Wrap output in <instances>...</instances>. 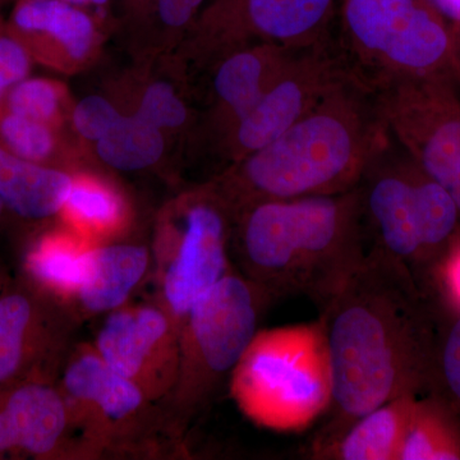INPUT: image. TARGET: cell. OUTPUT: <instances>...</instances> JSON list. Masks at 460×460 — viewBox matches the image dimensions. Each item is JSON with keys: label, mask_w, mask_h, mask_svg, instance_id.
<instances>
[{"label": "cell", "mask_w": 460, "mask_h": 460, "mask_svg": "<svg viewBox=\"0 0 460 460\" xmlns=\"http://www.w3.org/2000/svg\"><path fill=\"white\" fill-rule=\"evenodd\" d=\"M329 45L344 71L371 93L417 78L460 87L456 39L429 0H337Z\"/></svg>", "instance_id": "5"}, {"label": "cell", "mask_w": 460, "mask_h": 460, "mask_svg": "<svg viewBox=\"0 0 460 460\" xmlns=\"http://www.w3.org/2000/svg\"><path fill=\"white\" fill-rule=\"evenodd\" d=\"M151 266V247L141 242L127 238L93 244L72 313L83 323L128 304L135 290L150 277Z\"/></svg>", "instance_id": "18"}, {"label": "cell", "mask_w": 460, "mask_h": 460, "mask_svg": "<svg viewBox=\"0 0 460 460\" xmlns=\"http://www.w3.org/2000/svg\"><path fill=\"white\" fill-rule=\"evenodd\" d=\"M66 90L58 81L32 77L14 84L3 102V109L58 129L65 115Z\"/></svg>", "instance_id": "27"}, {"label": "cell", "mask_w": 460, "mask_h": 460, "mask_svg": "<svg viewBox=\"0 0 460 460\" xmlns=\"http://www.w3.org/2000/svg\"><path fill=\"white\" fill-rule=\"evenodd\" d=\"M8 3H13V0H0V11H3V7L7 5Z\"/></svg>", "instance_id": "38"}, {"label": "cell", "mask_w": 460, "mask_h": 460, "mask_svg": "<svg viewBox=\"0 0 460 460\" xmlns=\"http://www.w3.org/2000/svg\"><path fill=\"white\" fill-rule=\"evenodd\" d=\"M0 147L39 164L63 168L58 129L0 108Z\"/></svg>", "instance_id": "26"}, {"label": "cell", "mask_w": 460, "mask_h": 460, "mask_svg": "<svg viewBox=\"0 0 460 460\" xmlns=\"http://www.w3.org/2000/svg\"><path fill=\"white\" fill-rule=\"evenodd\" d=\"M9 278H11V274H9V272L5 270L4 266L0 263V295H2L3 289H4Z\"/></svg>", "instance_id": "37"}, {"label": "cell", "mask_w": 460, "mask_h": 460, "mask_svg": "<svg viewBox=\"0 0 460 460\" xmlns=\"http://www.w3.org/2000/svg\"><path fill=\"white\" fill-rule=\"evenodd\" d=\"M165 151L164 132L136 113L119 119L98 142L95 153L114 171L132 172L153 168Z\"/></svg>", "instance_id": "24"}, {"label": "cell", "mask_w": 460, "mask_h": 460, "mask_svg": "<svg viewBox=\"0 0 460 460\" xmlns=\"http://www.w3.org/2000/svg\"><path fill=\"white\" fill-rule=\"evenodd\" d=\"M399 460H460V420L435 395L414 402Z\"/></svg>", "instance_id": "23"}, {"label": "cell", "mask_w": 460, "mask_h": 460, "mask_svg": "<svg viewBox=\"0 0 460 460\" xmlns=\"http://www.w3.org/2000/svg\"><path fill=\"white\" fill-rule=\"evenodd\" d=\"M80 323L23 272L11 275L0 295V390L27 381L57 383Z\"/></svg>", "instance_id": "12"}, {"label": "cell", "mask_w": 460, "mask_h": 460, "mask_svg": "<svg viewBox=\"0 0 460 460\" xmlns=\"http://www.w3.org/2000/svg\"><path fill=\"white\" fill-rule=\"evenodd\" d=\"M57 384L80 459L154 453L160 434L181 440L159 402L115 372L93 343L72 347Z\"/></svg>", "instance_id": "8"}, {"label": "cell", "mask_w": 460, "mask_h": 460, "mask_svg": "<svg viewBox=\"0 0 460 460\" xmlns=\"http://www.w3.org/2000/svg\"><path fill=\"white\" fill-rule=\"evenodd\" d=\"M405 394L375 408L350 426L338 440L313 453L323 460H399L414 402Z\"/></svg>", "instance_id": "22"}, {"label": "cell", "mask_w": 460, "mask_h": 460, "mask_svg": "<svg viewBox=\"0 0 460 460\" xmlns=\"http://www.w3.org/2000/svg\"><path fill=\"white\" fill-rule=\"evenodd\" d=\"M7 21L33 63L56 71L80 69L98 49L95 16L62 0H14Z\"/></svg>", "instance_id": "17"}, {"label": "cell", "mask_w": 460, "mask_h": 460, "mask_svg": "<svg viewBox=\"0 0 460 460\" xmlns=\"http://www.w3.org/2000/svg\"><path fill=\"white\" fill-rule=\"evenodd\" d=\"M208 0H142L126 14L129 22L186 38Z\"/></svg>", "instance_id": "28"}, {"label": "cell", "mask_w": 460, "mask_h": 460, "mask_svg": "<svg viewBox=\"0 0 460 460\" xmlns=\"http://www.w3.org/2000/svg\"><path fill=\"white\" fill-rule=\"evenodd\" d=\"M387 129L374 93L347 74L277 140L206 181L234 217L248 206L356 189Z\"/></svg>", "instance_id": "2"}, {"label": "cell", "mask_w": 460, "mask_h": 460, "mask_svg": "<svg viewBox=\"0 0 460 460\" xmlns=\"http://www.w3.org/2000/svg\"><path fill=\"white\" fill-rule=\"evenodd\" d=\"M440 310V296L423 289L404 266L367 251L321 310L332 398L313 453L375 408L425 393Z\"/></svg>", "instance_id": "1"}, {"label": "cell", "mask_w": 460, "mask_h": 460, "mask_svg": "<svg viewBox=\"0 0 460 460\" xmlns=\"http://www.w3.org/2000/svg\"><path fill=\"white\" fill-rule=\"evenodd\" d=\"M62 2L77 5V7L84 8L91 12V9L107 8L109 4H111V3L114 2V0H62Z\"/></svg>", "instance_id": "34"}, {"label": "cell", "mask_w": 460, "mask_h": 460, "mask_svg": "<svg viewBox=\"0 0 460 460\" xmlns=\"http://www.w3.org/2000/svg\"><path fill=\"white\" fill-rule=\"evenodd\" d=\"M13 217H11V214L8 213L7 208H5V206L3 205V202L0 201V232H3V230L7 229L9 226H11L12 223H13Z\"/></svg>", "instance_id": "35"}, {"label": "cell", "mask_w": 460, "mask_h": 460, "mask_svg": "<svg viewBox=\"0 0 460 460\" xmlns=\"http://www.w3.org/2000/svg\"><path fill=\"white\" fill-rule=\"evenodd\" d=\"M423 394L443 401L460 420V308L444 299Z\"/></svg>", "instance_id": "25"}, {"label": "cell", "mask_w": 460, "mask_h": 460, "mask_svg": "<svg viewBox=\"0 0 460 460\" xmlns=\"http://www.w3.org/2000/svg\"><path fill=\"white\" fill-rule=\"evenodd\" d=\"M72 172L29 162L0 147V201L14 222L40 228L58 219Z\"/></svg>", "instance_id": "20"}, {"label": "cell", "mask_w": 460, "mask_h": 460, "mask_svg": "<svg viewBox=\"0 0 460 460\" xmlns=\"http://www.w3.org/2000/svg\"><path fill=\"white\" fill-rule=\"evenodd\" d=\"M347 75L329 41L304 51L233 129L217 159L222 169L277 140Z\"/></svg>", "instance_id": "14"}, {"label": "cell", "mask_w": 460, "mask_h": 460, "mask_svg": "<svg viewBox=\"0 0 460 460\" xmlns=\"http://www.w3.org/2000/svg\"><path fill=\"white\" fill-rule=\"evenodd\" d=\"M141 2L142 0H118L120 8L123 9L124 14L128 13L129 11H132V9Z\"/></svg>", "instance_id": "36"}, {"label": "cell", "mask_w": 460, "mask_h": 460, "mask_svg": "<svg viewBox=\"0 0 460 460\" xmlns=\"http://www.w3.org/2000/svg\"><path fill=\"white\" fill-rule=\"evenodd\" d=\"M58 220L93 244L122 241L132 228L131 202L108 178L72 172V184Z\"/></svg>", "instance_id": "21"}, {"label": "cell", "mask_w": 460, "mask_h": 460, "mask_svg": "<svg viewBox=\"0 0 460 460\" xmlns=\"http://www.w3.org/2000/svg\"><path fill=\"white\" fill-rule=\"evenodd\" d=\"M305 50L253 45L230 51L208 66L210 102L196 124L199 146L217 159L233 129Z\"/></svg>", "instance_id": "15"}, {"label": "cell", "mask_w": 460, "mask_h": 460, "mask_svg": "<svg viewBox=\"0 0 460 460\" xmlns=\"http://www.w3.org/2000/svg\"><path fill=\"white\" fill-rule=\"evenodd\" d=\"M93 246L65 224H47L27 239L20 271L72 311Z\"/></svg>", "instance_id": "19"}, {"label": "cell", "mask_w": 460, "mask_h": 460, "mask_svg": "<svg viewBox=\"0 0 460 460\" xmlns=\"http://www.w3.org/2000/svg\"><path fill=\"white\" fill-rule=\"evenodd\" d=\"M271 304L260 288L232 270L190 308L181 328L177 380L159 402L178 438L230 380Z\"/></svg>", "instance_id": "6"}, {"label": "cell", "mask_w": 460, "mask_h": 460, "mask_svg": "<svg viewBox=\"0 0 460 460\" xmlns=\"http://www.w3.org/2000/svg\"><path fill=\"white\" fill-rule=\"evenodd\" d=\"M232 215L204 183L160 214L151 256L155 301L181 328L193 305L233 270Z\"/></svg>", "instance_id": "9"}, {"label": "cell", "mask_w": 460, "mask_h": 460, "mask_svg": "<svg viewBox=\"0 0 460 460\" xmlns=\"http://www.w3.org/2000/svg\"><path fill=\"white\" fill-rule=\"evenodd\" d=\"M180 334V325L156 301L128 302L105 314L93 345L148 401L160 402L177 380Z\"/></svg>", "instance_id": "13"}, {"label": "cell", "mask_w": 460, "mask_h": 460, "mask_svg": "<svg viewBox=\"0 0 460 460\" xmlns=\"http://www.w3.org/2000/svg\"><path fill=\"white\" fill-rule=\"evenodd\" d=\"M337 0H208L186 38L189 59L201 68L253 45L310 49L326 44Z\"/></svg>", "instance_id": "10"}, {"label": "cell", "mask_w": 460, "mask_h": 460, "mask_svg": "<svg viewBox=\"0 0 460 460\" xmlns=\"http://www.w3.org/2000/svg\"><path fill=\"white\" fill-rule=\"evenodd\" d=\"M436 289L447 304L460 308V238L438 270Z\"/></svg>", "instance_id": "32"}, {"label": "cell", "mask_w": 460, "mask_h": 460, "mask_svg": "<svg viewBox=\"0 0 460 460\" xmlns=\"http://www.w3.org/2000/svg\"><path fill=\"white\" fill-rule=\"evenodd\" d=\"M232 222L230 256L271 302L304 296L321 311L367 255L356 189L259 202Z\"/></svg>", "instance_id": "3"}, {"label": "cell", "mask_w": 460, "mask_h": 460, "mask_svg": "<svg viewBox=\"0 0 460 460\" xmlns=\"http://www.w3.org/2000/svg\"><path fill=\"white\" fill-rule=\"evenodd\" d=\"M229 384L239 410L257 425L286 431L313 423L332 398L319 321L257 332Z\"/></svg>", "instance_id": "7"}, {"label": "cell", "mask_w": 460, "mask_h": 460, "mask_svg": "<svg viewBox=\"0 0 460 460\" xmlns=\"http://www.w3.org/2000/svg\"><path fill=\"white\" fill-rule=\"evenodd\" d=\"M120 113L111 100L100 95L86 96L72 111V126L78 136L89 142H98L119 119Z\"/></svg>", "instance_id": "31"}, {"label": "cell", "mask_w": 460, "mask_h": 460, "mask_svg": "<svg viewBox=\"0 0 460 460\" xmlns=\"http://www.w3.org/2000/svg\"><path fill=\"white\" fill-rule=\"evenodd\" d=\"M135 113L163 132L183 128L190 119V109L183 98L165 81L148 84Z\"/></svg>", "instance_id": "29"}, {"label": "cell", "mask_w": 460, "mask_h": 460, "mask_svg": "<svg viewBox=\"0 0 460 460\" xmlns=\"http://www.w3.org/2000/svg\"><path fill=\"white\" fill-rule=\"evenodd\" d=\"M80 459L57 383L27 381L0 390V460Z\"/></svg>", "instance_id": "16"}, {"label": "cell", "mask_w": 460, "mask_h": 460, "mask_svg": "<svg viewBox=\"0 0 460 460\" xmlns=\"http://www.w3.org/2000/svg\"><path fill=\"white\" fill-rule=\"evenodd\" d=\"M33 65L25 45L12 31L7 16L0 11V108L9 90L31 75Z\"/></svg>", "instance_id": "30"}, {"label": "cell", "mask_w": 460, "mask_h": 460, "mask_svg": "<svg viewBox=\"0 0 460 460\" xmlns=\"http://www.w3.org/2000/svg\"><path fill=\"white\" fill-rule=\"evenodd\" d=\"M452 30L460 57V0H429Z\"/></svg>", "instance_id": "33"}, {"label": "cell", "mask_w": 460, "mask_h": 460, "mask_svg": "<svg viewBox=\"0 0 460 460\" xmlns=\"http://www.w3.org/2000/svg\"><path fill=\"white\" fill-rule=\"evenodd\" d=\"M459 87L441 78L396 81L374 91L387 131L460 208Z\"/></svg>", "instance_id": "11"}, {"label": "cell", "mask_w": 460, "mask_h": 460, "mask_svg": "<svg viewBox=\"0 0 460 460\" xmlns=\"http://www.w3.org/2000/svg\"><path fill=\"white\" fill-rule=\"evenodd\" d=\"M356 190L367 251L401 263L438 295V270L460 238V208L452 196L389 131Z\"/></svg>", "instance_id": "4"}]
</instances>
